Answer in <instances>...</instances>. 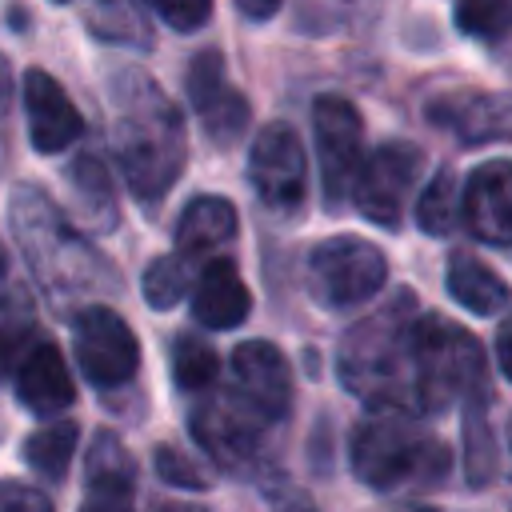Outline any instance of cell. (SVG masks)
Segmentation results:
<instances>
[{"mask_svg":"<svg viewBox=\"0 0 512 512\" xmlns=\"http://www.w3.org/2000/svg\"><path fill=\"white\" fill-rule=\"evenodd\" d=\"M112 152L140 204H156L184 172L188 136L176 104L140 68H116L108 80Z\"/></svg>","mask_w":512,"mask_h":512,"instance_id":"1","label":"cell"},{"mask_svg":"<svg viewBox=\"0 0 512 512\" xmlns=\"http://www.w3.org/2000/svg\"><path fill=\"white\" fill-rule=\"evenodd\" d=\"M8 224L16 248L28 260V272L56 304H72L100 280H112V264L68 224V216L40 188L12 192Z\"/></svg>","mask_w":512,"mask_h":512,"instance_id":"2","label":"cell"},{"mask_svg":"<svg viewBox=\"0 0 512 512\" xmlns=\"http://www.w3.org/2000/svg\"><path fill=\"white\" fill-rule=\"evenodd\" d=\"M416 300L412 292H396L388 304L352 324L336 352L340 384L360 396L368 408H404L408 404V332H412Z\"/></svg>","mask_w":512,"mask_h":512,"instance_id":"3","label":"cell"},{"mask_svg":"<svg viewBox=\"0 0 512 512\" xmlns=\"http://www.w3.org/2000/svg\"><path fill=\"white\" fill-rule=\"evenodd\" d=\"M352 472L376 488L392 492L404 484H436L448 472V452L404 408H372L352 432Z\"/></svg>","mask_w":512,"mask_h":512,"instance_id":"4","label":"cell"},{"mask_svg":"<svg viewBox=\"0 0 512 512\" xmlns=\"http://www.w3.org/2000/svg\"><path fill=\"white\" fill-rule=\"evenodd\" d=\"M484 380L476 336L440 316H412L408 332V404L420 416L444 412Z\"/></svg>","mask_w":512,"mask_h":512,"instance_id":"5","label":"cell"},{"mask_svg":"<svg viewBox=\"0 0 512 512\" xmlns=\"http://www.w3.org/2000/svg\"><path fill=\"white\" fill-rule=\"evenodd\" d=\"M308 292L324 308H352L376 296L388 280L384 252L364 236H328L308 252Z\"/></svg>","mask_w":512,"mask_h":512,"instance_id":"6","label":"cell"},{"mask_svg":"<svg viewBox=\"0 0 512 512\" xmlns=\"http://www.w3.org/2000/svg\"><path fill=\"white\" fill-rule=\"evenodd\" d=\"M72 352L88 384L96 388H120L140 368V344L128 320L104 304H88L72 320Z\"/></svg>","mask_w":512,"mask_h":512,"instance_id":"7","label":"cell"},{"mask_svg":"<svg viewBox=\"0 0 512 512\" xmlns=\"http://www.w3.org/2000/svg\"><path fill=\"white\" fill-rule=\"evenodd\" d=\"M420 168H424V152L412 140H384L368 160H360L348 200L372 224L400 228V216H404L408 192L420 180Z\"/></svg>","mask_w":512,"mask_h":512,"instance_id":"8","label":"cell"},{"mask_svg":"<svg viewBox=\"0 0 512 512\" xmlns=\"http://www.w3.org/2000/svg\"><path fill=\"white\" fill-rule=\"evenodd\" d=\"M312 128H316V152H320V180L328 208H344L364 160V128L360 112L344 96H320L312 104Z\"/></svg>","mask_w":512,"mask_h":512,"instance_id":"9","label":"cell"},{"mask_svg":"<svg viewBox=\"0 0 512 512\" xmlns=\"http://www.w3.org/2000/svg\"><path fill=\"white\" fill-rule=\"evenodd\" d=\"M248 180L264 208L296 212L308 192V160L304 144L288 124H264L248 152Z\"/></svg>","mask_w":512,"mask_h":512,"instance_id":"10","label":"cell"},{"mask_svg":"<svg viewBox=\"0 0 512 512\" xmlns=\"http://www.w3.org/2000/svg\"><path fill=\"white\" fill-rule=\"evenodd\" d=\"M264 424L252 408H244L236 396H208L204 404L192 408V436L200 440V448L232 468V472H244L260 460V444H264Z\"/></svg>","mask_w":512,"mask_h":512,"instance_id":"11","label":"cell"},{"mask_svg":"<svg viewBox=\"0 0 512 512\" xmlns=\"http://www.w3.org/2000/svg\"><path fill=\"white\" fill-rule=\"evenodd\" d=\"M232 396L252 408L260 420L276 424L292 412V372L276 344L268 340H244L232 348Z\"/></svg>","mask_w":512,"mask_h":512,"instance_id":"12","label":"cell"},{"mask_svg":"<svg viewBox=\"0 0 512 512\" xmlns=\"http://www.w3.org/2000/svg\"><path fill=\"white\" fill-rule=\"evenodd\" d=\"M460 216L492 248L512 244V164L508 160H484L460 196Z\"/></svg>","mask_w":512,"mask_h":512,"instance_id":"13","label":"cell"},{"mask_svg":"<svg viewBox=\"0 0 512 512\" xmlns=\"http://www.w3.org/2000/svg\"><path fill=\"white\" fill-rule=\"evenodd\" d=\"M24 112H28V140H32L36 152H48V156L64 152L84 132V120H80L76 104L56 84V76L44 72V68H32L24 76Z\"/></svg>","mask_w":512,"mask_h":512,"instance_id":"14","label":"cell"},{"mask_svg":"<svg viewBox=\"0 0 512 512\" xmlns=\"http://www.w3.org/2000/svg\"><path fill=\"white\" fill-rule=\"evenodd\" d=\"M16 400L32 416H60L76 400L72 372L52 340H36L16 364Z\"/></svg>","mask_w":512,"mask_h":512,"instance_id":"15","label":"cell"},{"mask_svg":"<svg viewBox=\"0 0 512 512\" xmlns=\"http://www.w3.org/2000/svg\"><path fill=\"white\" fill-rule=\"evenodd\" d=\"M132 488H136L132 452L112 432H100L88 452L80 512H132Z\"/></svg>","mask_w":512,"mask_h":512,"instance_id":"16","label":"cell"},{"mask_svg":"<svg viewBox=\"0 0 512 512\" xmlns=\"http://www.w3.org/2000/svg\"><path fill=\"white\" fill-rule=\"evenodd\" d=\"M428 120L448 128L464 144H488V140L508 136L512 112H508V96H500V92H460V96L432 100Z\"/></svg>","mask_w":512,"mask_h":512,"instance_id":"17","label":"cell"},{"mask_svg":"<svg viewBox=\"0 0 512 512\" xmlns=\"http://www.w3.org/2000/svg\"><path fill=\"white\" fill-rule=\"evenodd\" d=\"M248 308H252V296L236 272L232 260L216 256L204 264L200 280H196V292H192V316L204 324V328H236L248 320Z\"/></svg>","mask_w":512,"mask_h":512,"instance_id":"18","label":"cell"},{"mask_svg":"<svg viewBox=\"0 0 512 512\" xmlns=\"http://www.w3.org/2000/svg\"><path fill=\"white\" fill-rule=\"evenodd\" d=\"M236 236V208L224 196H196L176 224V256L188 264L208 260Z\"/></svg>","mask_w":512,"mask_h":512,"instance_id":"19","label":"cell"},{"mask_svg":"<svg viewBox=\"0 0 512 512\" xmlns=\"http://www.w3.org/2000/svg\"><path fill=\"white\" fill-rule=\"evenodd\" d=\"M500 476V444L488 420V384L480 380L464 392V480L472 488H488Z\"/></svg>","mask_w":512,"mask_h":512,"instance_id":"20","label":"cell"},{"mask_svg":"<svg viewBox=\"0 0 512 512\" xmlns=\"http://www.w3.org/2000/svg\"><path fill=\"white\" fill-rule=\"evenodd\" d=\"M448 292H452V300L460 304V308H468V312H476V316H496V312H504V304H508V284H504V276H496L488 264H480L476 256H468V252H456L452 260H448Z\"/></svg>","mask_w":512,"mask_h":512,"instance_id":"21","label":"cell"},{"mask_svg":"<svg viewBox=\"0 0 512 512\" xmlns=\"http://www.w3.org/2000/svg\"><path fill=\"white\" fill-rule=\"evenodd\" d=\"M68 184H72V196H76L80 212L88 216V224L108 232L116 224V196H112V180H108L104 156L100 152H80L72 160V168H68Z\"/></svg>","mask_w":512,"mask_h":512,"instance_id":"22","label":"cell"},{"mask_svg":"<svg viewBox=\"0 0 512 512\" xmlns=\"http://www.w3.org/2000/svg\"><path fill=\"white\" fill-rule=\"evenodd\" d=\"M76 436H80V428L72 424V420H52V424H44L40 432H32L28 440H24V460H28V468L32 472H40L44 480H64L68 476V460H72V452H76Z\"/></svg>","mask_w":512,"mask_h":512,"instance_id":"23","label":"cell"},{"mask_svg":"<svg viewBox=\"0 0 512 512\" xmlns=\"http://www.w3.org/2000/svg\"><path fill=\"white\" fill-rule=\"evenodd\" d=\"M416 224H420L428 236H448V232H456V224H460V184H456V172H452V168H440V172L424 184V192H420V200H416Z\"/></svg>","mask_w":512,"mask_h":512,"instance_id":"24","label":"cell"},{"mask_svg":"<svg viewBox=\"0 0 512 512\" xmlns=\"http://www.w3.org/2000/svg\"><path fill=\"white\" fill-rule=\"evenodd\" d=\"M220 372V356L200 336H176L172 344V380L184 392H204Z\"/></svg>","mask_w":512,"mask_h":512,"instance_id":"25","label":"cell"},{"mask_svg":"<svg viewBox=\"0 0 512 512\" xmlns=\"http://www.w3.org/2000/svg\"><path fill=\"white\" fill-rule=\"evenodd\" d=\"M248 100L228 84L216 100H208L204 108H200V124H204V132H208V140L212 144H236L240 136H244V128H248Z\"/></svg>","mask_w":512,"mask_h":512,"instance_id":"26","label":"cell"},{"mask_svg":"<svg viewBox=\"0 0 512 512\" xmlns=\"http://www.w3.org/2000/svg\"><path fill=\"white\" fill-rule=\"evenodd\" d=\"M508 20H512L508 0H460L456 4V28L484 44H500L508 32Z\"/></svg>","mask_w":512,"mask_h":512,"instance_id":"27","label":"cell"},{"mask_svg":"<svg viewBox=\"0 0 512 512\" xmlns=\"http://www.w3.org/2000/svg\"><path fill=\"white\" fill-rule=\"evenodd\" d=\"M188 292V264L180 256H156L144 268V300L148 308H172Z\"/></svg>","mask_w":512,"mask_h":512,"instance_id":"28","label":"cell"},{"mask_svg":"<svg viewBox=\"0 0 512 512\" xmlns=\"http://www.w3.org/2000/svg\"><path fill=\"white\" fill-rule=\"evenodd\" d=\"M88 24L100 40H112V44H144V24L140 16L132 12L128 0H96L92 12H88Z\"/></svg>","mask_w":512,"mask_h":512,"instance_id":"29","label":"cell"},{"mask_svg":"<svg viewBox=\"0 0 512 512\" xmlns=\"http://www.w3.org/2000/svg\"><path fill=\"white\" fill-rule=\"evenodd\" d=\"M36 344V324L24 312V304L16 300L12 308L0 312V380L8 372H16V364L24 360V352Z\"/></svg>","mask_w":512,"mask_h":512,"instance_id":"30","label":"cell"},{"mask_svg":"<svg viewBox=\"0 0 512 512\" xmlns=\"http://www.w3.org/2000/svg\"><path fill=\"white\" fill-rule=\"evenodd\" d=\"M184 88H188V100L192 108L200 112L208 100H216L224 88H228V72H224V56L216 48H204L192 56L188 72H184Z\"/></svg>","mask_w":512,"mask_h":512,"instance_id":"31","label":"cell"},{"mask_svg":"<svg viewBox=\"0 0 512 512\" xmlns=\"http://www.w3.org/2000/svg\"><path fill=\"white\" fill-rule=\"evenodd\" d=\"M152 464H156V476H160L164 484H172V488H188V492L212 488V472L200 468V464H196L188 452H180L176 444H160V448L152 452Z\"/></svg>","mask_w":512,"mask_h":512,"instance_id":"32","label":"cell"},{"mask_svg":"<svg viewBox=\"0 0 512 512\" xmlns=\"http://www.w3.org/2000/svg\"><path fill=\"white\" fill-rule=\"evenodd\" d=\"M172 32H196L212 16V0H144Z\"/></svg>","mask_w":512,"mask_h":512,"instance_id":"33","label":"cell"},{"mask_svg":"<svg viewBox=\"0 0 512 512\" xmlns=\"http://www.w3.org/2000/svg\"><path fill=\"white\" fill-rule=\"evenodd\" d=\"M0 512H52V500L24 480H0Z\"/></svg>","mask_w":512,"mask_h":512,"instance_id":"34","label":"cell"},{"mask_svg":"<svg viewBox=\"0 0 512 512\" xmlns=\"http://www.w3.org/2000/svg\"><path fill=\"white\" fill-rule=\"evenodd\" d=\"M280 4H284V0H236V8H240L248 20H268V16L280 12Z\"/></svg>","mask_w":512,"mask_h":512,"instance_id":"35","label":"cell"},{"mask_svg":"<svg viewBox=\"0 0 512 512\" xmlns=\"http://www.w3.org/2000/svg\"><path fill=\"white\" fill-rule=\"evenodd\" d=\"M496 364H500V376H512V360H508V324H500V332H496Z\"/></svg>","mask_w":512,"mask_h":512,"instance_id":"36","label":"cell"},{"mask_svg":"<svg viewBox=\"0 0 512 512\" xmlns=\"http://www.w3.org/2000/svg\"><path fill=\"white\" fill-rule=\"evenodd\" d=\"M8 96H12V72H8V60L0 56V116L8 112Z\"/></svg>","mask_w":512,"mask_h":512,"instance_id":"37","label":"cell"},{"mask_svg":"<svg viewBox=\"0 0 512 512\" xmlns=\"http://www.w3.org/2000/svg\"><path fill=\"white\" fill-rule=\"evenodd\" d=\"M156 512H208V508H200V504H164V508H156Z\"/></svg>","mask_w":512,"mask_h":512,"instance_id":"38","label":"cell"},{"mask_svg":"<svg viewBox=\"0 0 512 512\" xmlns=\"http://www.w3.org/2000/svg\"><path fill=\"white\" fill-rule=\"evenodd\" d=\"M280 512H312L308 504H288V508H280Z\"/></svg>","mask_w":512,"mask_h":512,"instance_id":"39","label":"cell"},{"mask_svg":"<svg viewBox=\"0 0 512 512\" xmlns=\"http://www.w3.org/2000/svg\"><path fill=\"white\" fill-rule=\"evenodd\" d=\"M4 272H8V264H4V252H0V284H4Z\"/></svg>","mask_w":512,"mask_h":512,"instance_id":"40","label":"cell"},{"mask_svg":"<svg viewBox=\"0 0 512 512\" xmlns=\"http://www.w3.org/2000/svg\"><path fill=\"white\" fill-rule=\"evenodd\" d=\"M52 4H64V0H52Z\"/></svg>","mask_w":512,"mask_h":512,"instance_id":"41","label":"cell"}]
</instances>
